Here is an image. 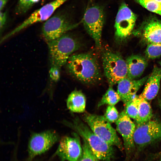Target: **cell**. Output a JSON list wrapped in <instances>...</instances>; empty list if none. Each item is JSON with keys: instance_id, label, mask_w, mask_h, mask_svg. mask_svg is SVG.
Masks as SVG:
<instances>
[{"instance_id": "cell-5", "label": "cell", "mask_w": 161, "mask_h": 161, "mask_svg": "<svg viewBox=\"0 0 161 161\" xmlns=\"http://www.w3.org/2000/svg\"><path fill=\"white\" fill-rule=\"evenodd\" d=\"M102 58L104 74L109 86H112L127 77L126 62L119 53L107 50L103 53Z\"/></svg>"}, {"instance_id": "cell-18", "label": "cell", "mask_w": 161, "mask_h": 161, "mask_svg": "<svg viewBox=\"0 0 161 161\" xmlns=\"http://www.w3.org/2000/svg\"><path fill=\"white\" fill-rule=\"evenodd\" d=\"M86 101V97L83 93L76 90L69 95L66 105L68 109L72 112L82 113L85 110Z\"/></svg>"}, {"instance_id": "cell-21", "label": "cell", "mask_w": 161, "mask_h": 161, "mask_svg": "<svg viewBox=\"0 0 161 161\" xmlns=\"http://www.w3.org/2000/svg\"><path fill=\"white\" fill-rule=\"evenodd\" d=\"M139 102V96H135L125 104L124 111L131 118L135 120L137 117Z\"/></svg>"}, {"instance_id": "cell-16", "label": "cell", "mask_w": 161, "mask_h": 161, "mask_svg": "<svg viewBox=\"0 0 161 161\" xmlns=\"http://www.w3.org/2000/svg\"><path fill=\"white\" fill-rule=\"evenodd\" d=\"M161 80V68L155 66L148 76L141 94L145 99L151 100L157 96L160 89Z\"/></svg>"}, {"instance_id": "cell-31", "label": "cell", "mask_w": 161, "mask_h": 161, "mask_svg": "<svg viewBox=\"0 0 161 161\" xmlns=\"http://www.w3.org/2000/svg\"><path fill=\"white\" fill-rule=\"evenodd\" d=\"M160 65L161 66V61L160 62Z\"/></svg>"}, {"instance_id": "cell-8", "label": "cell", "mask_w": 161, "mask_h": 161, "mask_svg": "<svg viewBox=\"0 0 161 161\" xmlns=\"http://www.w3.org/2000/svg\"><path fill=\"white\" fill-rule=\"evenodd\" d=\"M68 0H55L44 5L32 13L21 24L4 35L1 40L2 42L21 31L35 23L46 21L54 12Z\"/></svg>"}, {"instance_id": "cell-25", "label": "cell", "mask_w": 161, "mask_h": 161, "mask_svg": "<svg viewBox=\"0 0 161 161\" xmlns=\"http://www.w3.org/2000/svg\"><path fill=\"white\" fill-rule=\"evenodd\" d=\"M119 114L117 110L114 105H108L103 116L110 123L116 122Z\"/></svg>"}, {"instance_id": "cell-23", "label": "cell", "mask_w": 161, "mask_h": 161, "mask_svg": "<svg viewBox=\"0 0 161 161\" xmlns=\"http://www.w3.org/2000/svg\"><path fill=\"white\" fill-rule=\"evenodd\" d=\"M145 53L146 57L149 59L159 58L161 56V43L148 44Z\"/></svg>"}, {"instance_id": "cell-6", "label": "cell", "mask_w": 161, "mask_h": 161, "mask_svg": "<svg viewBox=\"0 0 161 161\" xmlns=\"http://www.w3.org/2000/svg\"><path fill=\"white\" fill-rule=\"evenodd\" d=\"M104 14L101 7L97 5H92L86 9L82 21L87 32L93 39L95 46L98 48L101 46Z\"/></svg>"}, {"instance_id": "cell-27", "label": "cell", "mask_w": 161, "mask_h": 161, "mask_svg": "<svg viewBox=\"0 0 161 161\" xmlns=\"http://www.w3.org/2000/svg\"><path fill=\"white\" fill-rule=\"evenodd\" d=\"M60 68L56 66H51L49 70V76L53 81H58L60 77Z\"/></svg>"}, {"instance_id": "cell-20", "label": "cell", "mask_w": 161, "mask_h": 161, "mask_svg": "<svg viewBox=\"0 0 161 161\" xmlns=\"http://www.w3.org/2000/svg\"><path fill=\"white\" fill-rule=\"evenodd\" d=\"M121 100L120 97L117 92L112 88L109 87L99 102L97 106L99 107L105 105L114 106Z\"/></svg>"}, {"instance_id": "cell-26", "label": "cell", "mask_w": 161, "mask_h": 161, "mask_svg": "<svg viewBox=\"0 0 161 161\" xmlns=\"http://www.w3.org/2000/svg\"><path fill=\"white\" fill-rule=\"evenodd\" d=\"M31 0H19L17 8L18 13L26 12L33 5Z\"/></svg>"}, {"instance_id": "cell-11", "label": "cell", "mask_w": 161, "mask_h": 161, "mask_svg": "<svg viewBox=\"0 0 161 161\" xmlns=\"http://www.w3.org/2000/svg\"><path fill=\"white\" fill-rule=\"evenodd\" d=\"M78 24L71 23L63 16L55 15L44 23L42 28V35L47 43L60 37Z\"/></svg>"}, {"instance_id": "cell-17", "label": "cell", "mask_w": 161, "mask_h": 161, "mask_svg": "<svg viewBox=\"0 0 161 161\" xmlns=\"http://www.w3.org/2000/svg\"><path fill=\"white\" fill-rule=\"evenodd\" d=\"M126 61L127 70V77L131 79H137L140 77L148 64L145 58L139 55H131Z\"/></svg>"}, {"instance_id": "cell-12", "label": "cell", "mask_w": 161, "mask_h": 161, "mask_svg": "<svg viewBox=\"0 0 161 161\" xmlns=\"http://www.w3.org/2000/svg\"><path fill=\"white\" fill-rule=\"evenodd\" d=\"M77 134L72 137H63L60 140L55 154L62 161H78L81 157L82 146Z\"/></svg>"}, {"instance_id": "cell-10", "label": "cell", "mask_w": 161, "mask_h": 161, "mask_svg": "<svg viewBox=\"0 0 161 161\" xmlns=\"http://www.w3.org/2000/svg\"><path fill=\"white\" fill-rule=\"evenodd\" d=\"M137 17L129 7L122 3L118 10L114 24L116 40L122 41L129 36L133 31Z\"/></svg>"}, {"instance_id": "cell-28", "label": "cell", "mask_w": 161, "mask_h": 161, "mask_svg": "<svg viewBox=\"0 0 161 161\" xmlns=\"http://www.w3.org/2000/svg\"><path fill=\"white\" fill-rule=\"evenodd\" d=\"M6 17V13L1 11L0 14V28L1 31L3 29L5 24Z\"/></svg>"}, {"instance_id": "cell-32", "label": "cell", "mask_w": 161, "mask_h": 161, "mask_svg": "<svg viewBox=\"0 0 161 161\" xmlns=\"http://www.w3.org/2000/svg\"><path fill=\"white\" fill-rule=\"evenodd\" d=\"M160 161H161V158Z\"/></svg>"}, {"instance_id": "cell-19", "label": "cell", "mask_w": 161, "mask_h": 161, "mask_svg": "<svg viewBox=\"0 0 161 161\" xmlns=\"http://www.w3.org/2000/svg\"><path fill=\"white\" fill-rule=\"evenodd\" d=\"M139 96V102L137 116L135 120L137 125L145 123L151 119L152 112L151 107L148 100L140 94Z\"/></svg>"}, {"instance_id": "cell-7", "label": "cell", "mask_w": 161, "mask_h": 161, "mask_svg": "<svg viewBox=\"0 0 161 161\" xmlns=\"http://www.w3.org/2000/svg\"><path fill=\"white\" fill-rule=\"evenodd\" d=\"M161 140V122L151 120L137 125L134 135L135 145L139 149Z\"/></svg>"}, {"instance_id": "cell-13", "label": "cell", "mask_w": 161, "mask_h": 161, "mask_svg": "<svg viewBox=\"0 0 161 161\" xmlns=\"http://www.w3.org/2000/svg\"><path fill=\"white\" fill-rule=\"evenodd\" d=\"M115 122L116 130L122 137L124 148L127 158H129L135 148L134 135L136 126L124 111L119 114Z\"/></svg>"}, {"instance_id": "cell-29", "label": "cell", "mask_w": 161, "mask_h": 161, "mask_svg": "<svg viewBox=\"0 0 161 161\" xmlns=\"http://www.w3.org/2000/svg\"><path fill=\"white\" fill-rule=\"evenodd\" d=\"M7 0H0V11L3 9L6 4L7 3Z\"/></svg>"}, {"instance_id": "cell-3", "label": "cell", "mask_w": 161, "mask_h": 161, "mask_svg": "<svg viewBox=\"0 0 161 161\" xmlns=\"http://www.w3.org/2000/svg\"><path fill=\"white\" fill-rule=\"evenodd\" d=\"M47 44L51 66L60 68L66 64L70 56L80 46L76 38L66 34Z\"/></svg>"}, {"instance_id": "cell-1", "label": "cell", "mask_w": 161, "mask_h": 161, "mask_svg": "<svg viewBox=\"0 0 161 161\" xmlns=\"http://www.w3.org/2000/svg\"><path fill=\"white\" fill-rule=\"evenodd\" d=\"M66 64L69 73L83 83L93 84L101 78V73L97 60L90 53L73 54Z\"/></svg>"}, {"instance_id": "cell-24", "label": "cell", "mask_w": 161, "mask_h": 161, "mask_svg": "<svg viewBox=\"0 0 161 161\" xmlns=\"http://www.w3.org/2000/svg\"><path fill=\"white\" fill-rule=\"evenodd\" d=\"M83 140V153L78 161H101L92 152L86 142Z\"/></svg>"}, {"instance_id": "cell-2", "label": "cell", "mask_w": 161, "mask_h": 161, "mask_svg": "<svg viewBox=\"0 0 161 161\" xmlns=\"http://www.w3.org/2000/svg\"><path fill=\"white\" fill-rule=\"evenodd\" d=\"M68 124L86 142L92 152L101 161H112L113 159V146L95 134L78 117H76Z\"/></svg>"}, {"instance_id": "cell-14", "label": "cell", "mask_w": 161, "mask_h": 161, "mask_svg": "<svg viewBox=\"0 0 161 161\" xmlns=\"http://www.w3.org/2000/svg\"><path fill=\"white\" fill-rule=\"evenodd\" d=\"M133 33L148 44L161 43V20L150 17Z\"/></svg>"}, {"instance_id": "cell-9", "label": "cell", "mask_w": 161, "mask_h": 161, "mask_svg": "<svg viewBox=\"0 0 161 161\" xmlns=\"http://www.w3.org/2000/svg\"><path fill=\"white\" fill-rule=\"evenodd\" d=\"M59 140L58 134L52 130L33 134L28 144L29 160L47 151Z\"/></svg>"}, {"instance_id": "cell-4", "label": "cell", "mask_w": 161, "mask_h": 161, "mask_svg": "<svg viewBox=\"0 0 161 161\" xmlns=\"http://www.w3.org/2000/svg\"><path fill=\"white\" fill-rule=\"evenodd\" d=\"M83 119L95 134L110 145L123 150L124 147L115 130L103 115L86 113Z\"/></svg>"}, {"instance_id": "cell-15", "label": "cell", "mask_w": 161, "mask_h": 161, "mask_svg": "<svg viewBox=\"0 0 161 161\" xmlns=\"http://www.w3.org/2000/svg\"><path fill=\"white\" fill-rule=\"evenodd\" d=\"M148 77L139 79H131L126 77L118 83L117 92L124 105L134 97Z\"/></svg>"}, {"instance_id": "cell-33", "label": "cell", "mask_w": 161, "mask_h": 161, "mask_svg": "<svg viewBox=\"0 0 161 161\" xmlns=\"http://www.w3.org/2000/svg\"></svg>"}, {"instance_id": "cell-22", "label": "cell", "mask_w": 161, "mask_h": 161, "mask_svg": "<svg viewBox=\"0 0 161 161\" xmlns=\"http://www.w3.org/2000/svg\"><path fill=\"white\" fill-rule=\"evenodd\" d=\"M148 10L161 16V0H135Z\"/></svg>"}, {"instance_id": "cell-30", "label": "cell", "mask_w": 161, "mask_h": 161, "mask_svg": "<svg viewBox=\"0 0 161 161\" xmlns=\"http://www.w3.org/2000/svg\"><path fill=\"white\" fill-rule=\"evenodd\" d=\"M40 0H31L33 4L35 3L38 2Z\"/></svg>"}]
</instances>
